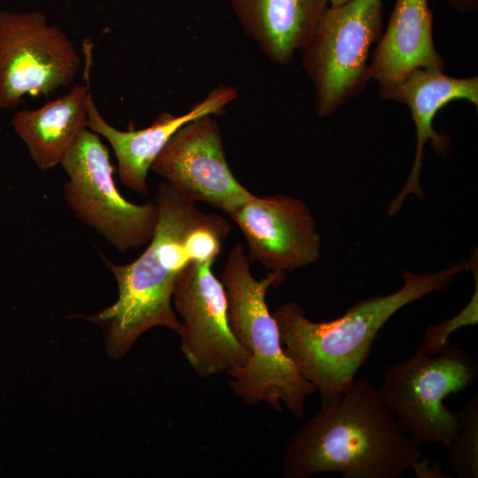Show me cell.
Returning a JSON list of instances; mask_svg holds the SVG:
<instances>
[{
    "instance_id": "cell-1",
    "label": "cell",
    "mask_w": 478,
    "mask_h": 478,
    "mask_svg": "<svg viewBox=\"0 0 478 478\" xmlns=\"http://www.w3.org/2000/svg\"><path fill=\"white\" fill-rule=\"evenodd\" d=\"M420 456V446L401 428L377 386L355 378L291 435L282 477L399 478Z\"/></svg>"
},
{
    "instance_id": "cell-2",
    "label": "cell",
    "mask_w": 478,
    "mask_h": 478,
    "mask_svg": "<svg viewBox=\"0 0 478 478\" xmlns=\"http://www.w3.org/2000/svg\"><path fill=\"white\" fill-rule=\"evenodd\" d=\"M471 260L430 273L404 271L400 289L369 297L331 320H310L297 303H284L272 312L283 350L320 393V403L332 400L355 380L388 320L407 305L448 289L459 274L471 269Z\"/></svg>"
},
{
    "instance_id": "cell-3",
    "label": "cell",
    "mask_w": 478,
    "mask_h": 478,
    "mask_svg": "<svg viewBox=\"0 0 478 478\" xmlns=\"http://www.w3.org/2000/svg\"><path fill=\"white\" fill-rule=\"evenodd\" d=\"M251 264L244 246L237 243L220 274L229 327L249 352L245 365L228 374L230 387L246 405L262 402L300 419L307 397L317 391L286 355L277 322L266 301L268 289L281 285L286 273L270 271L258 280Z\"/></svg>"
},
{
    "instance_id": "cell-4",
    "label": "cell",
    "mask_w": 478,
    "mask_h": 478,
    "mask_svg": "<svg viewBox=\"0 0 478 478\" xmlns=\"http://www.w3.org/2000/svg\"><path fill=\"white\" fill-rule=\"evenodd\" d=\"M153 201L158 208L154 234L144 251L134 261L119 265L100 253L112 273L119 297L111 305L113 317L135 330L164 327L176 333L181 321L173 306V289L178 273L195 261L190 235L212 213L183 198L162 181Z\"/></svg>"
},
{
    "instance_id": "cell-5",
    "label": "cell",
    "mask_w": 478,
    "mask_h": 478,
    "mask_svg": "<svg viewBox=\"0 0 478 478\" xmlns=\"http://www.w3.org/2000/svg\"><path fill=\"white\" fill-rule=\"evenodd\" d=\"M478 363L466 349L451 346L428 355L419 349L389 365L377 386L382 399L404 432L420 447L446 449L460 428L459 412L443 399L473 384Z\"/></svg>"
},
{
    "instance_id": "cell-6",
    "label": "cell",
    "mask_w": 478,
    "mask_h": 478,
    "mask_svg": "<svg viewBox=\"0 0 478 478\" xmlns=\"http://www.w3.org/2000/svg\"><path fill=\"white\" fill-rule=\"evenodd\" d=\"M382 13V0L329 5L301 50L320 117L358 96L371 80L368 58L381 36Z\"/></svg>"
},
{
    "instance_id": "cell-7",
    "label": "cell",
    "mask_w": 478,
    "mask_h": 478,
    "mask_svg": "<svg viewBox=\"0 0 478 478\" xmlns=\"http://www.w3.org/2000/svg\"><path fill=\"white\" fill-rule=\"evenodd\" d=\"M67 181L64 197L74 216L120 252L150 241L158 219L155 202L135 204L119 191L108 149L88 127L60 163Z\"/></svg>"
},
{
    "instance_id": "cell-8",
    "label": "cell",
    "mask_w": 478,
    "mask_h": 478,
    "mask_svg": "<svg viewBox=\"0 0 478 478\" xmlns=\"http://www.w3.org/2000/svg\"><path fill=\"white\" fill-rule=\"evenodd\" d=\"M80 66L78 50L44 13L0 12V109L70 86Z\"/></svg>"
},
{
    "instance_id": "cell-9",
    "label": "cell",
    "mask_w": 478,
    "mask_h": 478,
    "mask_svg": "<svg viewBox=\"0 0 478 478\" xmlns=\"http://www.w3.org/2000/svg\"><path fill=\"white\" fill-rule=\"evenodd\" d=\"M214 262L188 263L176 276L172 297L181 321V351L200 378L228 374L249 359L229 327L226 292L212 272Z\"/></svg>"
},
{
    "instance_id": "cell-10",
    "label": "cell",
    "mask_w": 478,
    "mask_h": 478,
    "mask_svg": "<svg viewBox=\"0 0 478 478\" xmlns=\"http://www.w3.org/2000/svg\"><path fill=\"white\" fill-rule=\"evenodd\" d=\"M150 170L183 198L204 202L228 215L253 196L230 169L213 115L181 127L155 158Z\"/></svg>"
},
{
    "instance_id": "cell-11",
    "label": "cell",
    "mask_w": 478,
    "mask_h": 478,
    "mask_svg": "<svg viewBox=\"0 0 478 478\" xmlns=\"http://www.w3.org/2000/svg\"><path fill=\"white\" fill-rule=\"evenodd\" d=\"M229 216L244 236L251 263L286 273L320 258V237L313 215L297 197L253 195Z\"/></svg>"
},
{
    "instance_id": "cell-12",
    "label": "cell",
    "mask_w": 478,
    "mask_h": 478,
    "mask_svg": "<svg viewBox=\"0 0 478 478\" xmlns=\"http://www.w3.org/2000/svg\"><path fill=\"white\" fill-rule=\"evenodd\" d=\"M237 96L235 88L220 84L187 112L179 115L163 112L148 127L127 131L110 125L102 117L91 97L88 128L104 137L110 143L117 158L120 181L134 192L145 195L150 189L148 174L150 166L172 136L195 119L222 112Z\"/></svg>"
},
{
    "instance_id": "cell-13",
    "label": "cell",
    "mask_w": 478,
    "mask_h": 478,
    "mask_svg": "<svg viewBox=\"0 0 478 478\" xmlns=\"http://www.w3.org/2000/svg\"><path fill=\"white\" fill-rule=\"evenodd\" d=\"M383 98L405 104L416 130L412 169L405 185L389 204L388 214L395 215L409 194L425 200L420 180L424 145L430 142L440 155H446L451 150V138L434 129V119L443 106L454 100H465L478 108V76L457 78L445 74L444 71L417 69Z\"/></svg>"
},
{
    "instance_id": "cell-14",
    "label": "cell",
    "mask_w": 478,
    "mask_h": 478,
    "mask_svg": "<svg viewBox=\"0 0 478 478\" xmlns=\"http://www.w3.org/2000/svg\"><path fill=\"white\" fill-rule=\"evenodd\" d=\"M433 36L428 0H396L382 35L369 60L371 80L384 97L417 69L444 71Z\"/></svg>"
},
{
    "instance_id": "cell-15",
    "label": "cell",
    "mask_w": 478,
    "mask_h": 478,
    "mask_svg": "<svg viewBox=\"0 0 478 478\" xmlns=\"http://www.w3.org/2000/svg\"><path fill=\"white\" fill-rule=\"evenodd\" d=\"M91 49V43H84L86 84H73L66 94L39 108L17 111L11 120L39 170L60 165L76 137L88 127Z\"/></svg>"
},
{
    "instance_id": "cell-16",
    "label": "cell",
    "mask_w": 478,
    "mask_h": 478,
    "mask_svg": "<svg viewBox=\"0 0 478 478\" xmlns=\"http://www.w3.org/2000/svg\"><path fill=\"white\" fill-rule=\"evenodd\" d=\"M243 33L274 64H289L329 6L328 0H230Z\"/></svg>"
},
{
    "instance_id": "cell-17",
    "label": "cell",
    "mask_w": 478,
    "mask_h": 478,
    "mask_svg": "<svg viewBox=\"0 0 478 478\" xmlns=\"http://www.w3.org/2000/svg\"><path fill=\"white\" fill-rule=\"evenodd\" d=\"M459 412L460 428L448 448L450 466L458 478H477L478 395Z\"/></svg>"
},
{
    "instance_id": "cell-18",
    "label": "cell",
    "mask_w": 478,
    "mask_h": 478,
    "mask_svg": "<svg viewBox=\"0 0 478 478\" xmlns=\"http://www.w3.org/2000/svg\"><path fill=\"white\" fill-rule=\"evenodd\" d=\"M478 322V277L475 270V289L466 305L455 316L427 328L420 351L428 355L437 354L449 345V338L459 328L475 326Z\"/></svg>"
},
{
    "instance_id": "cell-19",
    "label": "cell",
    "mask_w": 478,
    "mask_h": 478,
    "mask_svg": "<svg viewBox=\"0 0 478 478\" xmlns=\"http://www.w3.org/2000/svg\"><path fill=\"white\" fill-rule=\"evenodd\" d=\"M411 470L417 478H446L451 477L443 472L442 465L421 456L412 465Z\"/></svg>"
},
{
    "instance_id": "cell-20",
    "label": "cell",
    "mask_w": 478,
    "mask_h": 478,
    "mask_svg": "<svg viewBox=\"0 0 478 478\" xmlns=\"http://www.w3.org/2000/svg\"><path fill=\"white\" fill-rule=\"evenodd\" d=\"M451 8L459 13H474L478 10V0H447Z\"/></svg>"
},
{
    "instance_id": "cell-21",
    "label": "cell",
    "mask_w": 478,
    "mask_h": 478,
    "mask_svg": "<svg viewBox=\"0 0 478 478\" xmlns=\"http://www.w3.org/2000/svg\"><path fill=\"white\" fill-rule=\"evenodd\" d=\"M349 0H328L329 5H339Z\"/></svg>"
}]
</instances>
